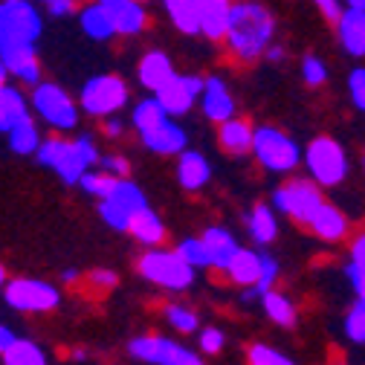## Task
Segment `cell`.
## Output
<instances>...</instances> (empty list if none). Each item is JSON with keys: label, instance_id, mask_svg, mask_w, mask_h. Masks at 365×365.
Masks as SVG:
<instances>
[{"label": "cell", "instance_id": "obj_10", "mask_svg": "<svg viewBox=\"0 0 365 365\" xmlns=\"http://www.w3.org/2000/svg\"><path fill=\"white\" fill-rule=\"evenodd\" d=\"M133 359H143L151 365H203V359L192 351V348H182L174 339L165 336H136L128 345Z\"/></svg>", "mask_w": 365, "mask_h": 365}, {"label": "cell", "instance_id": "obj_22", "mask_svg": "<svg viewBox=\"0 0 365 365\" xmlns=\"http://www.w3.org/2000/svg\"><path fill=\"white\" fill-rule=\"evenodd\" d=\"M212 177V168L206 163V157L200 151H182L180 154V163H177V180L180 186L186 192H197L203 189Z\"/></svg>", "mask_w": 365, "mask_h": 365}, {"label": "cell", "instance_id": "obj_1", "mask_svg": "<svg viewBox=\"0 0 365 365\" xmlns=\"http://www.w3.org/2000/svg\"><path fill=\"white\" fill-rule=\"evenodd\" d=\"M272 32H276V21L272 15L252 0H241L232 4V18H230V32H226V47L238 61H255L269 50Z\"/></svg>", "mask_w": 365, "mask_h": 365}, {"label": "cell", "instance_id": "obj_43", "mask_svg": "<svg viewBox=\"0 0 365 365\" xmlns=\"http://www.w3.org/2000/svg\"><path fill=\"white\" fill-rule=\"evenodd\" d=\"M99 165H102V171H108L113 177H128L130 174V163L125 157H119V154H105L99 160Z\"/></svg>", "mask_w": 365, "mask_h": 365}, {"label": "cell", "instance_id": "obj_31", "mask_svg": "<svg viewBox=\"0 0 365 365\" xmlns=\"http://www.w3.org/2000/svg\"><path fill=\"white\" fill-rule=\"evenodd\" d=\"M165 9H168V15L180 32H186V35L200 32L197 0H165Z\"/></svg>", "mask_w": 365, "mask_h": 365}, {"label": "cell", "instance_id": "obj_7", "mask_svg": "<svg viewBox=\"0 0 365 365\" xmlns=\"http://www.w3.org/2000/svg\"><path fill=\"white\" fill-rule=\"evenodd\" d=\"M148 200L143 195V189L136 186V182H130L128 177H119L116 180V186L102 197L99 203V217L110 226V230L116 232H128V226L133 220V215L145 209Z\"/></svg>", "mask_w": 365, "mask_h": 365}, {"label": "cell", "instance_id": "obj_49", "mask_svg": "<svg viewBox=\"0 0 365 365\" xmlns=\"http://www.w3.org/2000/svg\"><path fill=\"white\" fill-rule=\"evenodd\" d=\"M15 339H18V336H15L6 325H0V356H4V354L12 348V342H15Z\"/></svg>", "mask_w": 365, "mask_h": 365}, {"label": "cell", "instance_id": "obj_35", "mask_svg": "<svg viewBox=\"0 0 365 365\" xmlns=\"http://www.w3.org/2000/svg\"><path fill=\"white\" fill-rule=\"evenodd\" d=\"M342 328H345V336H348L354 345H365V302H362V299H356V302L348 307Z\"/></svg>", "mask_w": 365, "mask_h": 365}, {"label": "cell", "instance_id": "obj_23", "mask_svg": "<svg viewBox=\"0 0 365 365\" xmlns=\"http://www.w3.org/2000/svg\"><path fill=\"white\" fill-rule=\"evenodd\" d=\"M261 269H264V252H252V250H238V255L230 261L223 272L230 276L232 284L241 287H252L261 279Z\"/></svg>", "mask_w": 365, "mask_h": 365}, {"label": "cell", "instance_id": "obj_46", "mask_svg": "<svg viewBox=\"0 0 365 365\" xmlns=\"http://www.w3.org/2000/svg\"><path fill=\"white\" fill-rule=\"evenodd\" d=\"M351 264L365 269V230L359 235H354V241H351Z\"/></svg>", "mask_w": 365, "mask_h": 365}, {"label": "cell", "instance_id": "obj_53", "mask_svg": "<svg viewBox=\"0 0 365 365\" xmlns=\"http://www.w3.org/2000/svg\"><path fill=\"white\" fill-rule=\"evenodd\" d=\"M351 9H365V0H345Z\"/></svg>", "mask_w": 365, "mask_h": 365}, {"label": "cell", "instance_id": "obj_56", "mask_svg": "<svg viewBox=\"0 0 365 365\" xmlns=\"http://www.w3.org/2000/svg\"><path fill=\"white\" fill-rule=\"evenodd\" d=\"M4 87H6V81H0V90H4Z\"/></svg>", "mask_w": 365, "mask_h": 365}, {"label": "cell", "instance_id": "obj_38", "mask_svg": "<svg viewBox=\"0 0 365 365\" xmlns=\"http://www.w3.org/2000/svg\"><path fill=\"white\" fill-rule=\"evenodd\" d=\"M247 359H250V365H296L287 354L269 348V345H264V342L250 345V348H247Z\"/></svg>", "mask_w": 365, "mask_h": 365}, {"label": "cell", "instance_id": "obj_45", "mask_svg": "<svg viewBox=\"0 0 365 365\" xmlns=\"http://www.w3.org/2000/svg\"><path fill=\"white\" fill-rule=\"evenodd\" d=\"M116 272L113 269H93L90 272V284L93 287H105V290H110V287H116Z\"/></svg>", "mask_w": 365, "mask_h": 365}, {"label": "cell", "instance_id": "obj_42", "mask_svg": "<svg viewBox=\"0 0 365 365\" xmlns=\"http://www.w3.org/2000/svg\"><path fill=\"white\" fill-rule=\"evenodd\" d=\"M200 351L203 354H220L223 351V342H226V336H223V331H217V328H206V331H200Z\"/></svg>", "mask_w": 365, "mask_h": 365}, {"label": "cell", "instance_id": "obj_5", "mask_svg": "<svg viewBox=\"0 0 365 365\" xmlns=\"http://www.w3.org/2000/svg\"><path fill=\"white\" fill-rule=\"evenodd\" d=\"M41 35V15L32 0H4L0 4V50L35 43Z\"/></svg>", "mask_w": 365, "mask_h": 365}, {"label": "cell", "instance_id": "obj_14", "mask_svg": "<svg viewBox=\"0 0 365 365\" xmlns=\"http://www.w3.org/2000/svg\"><path fill=\"white\" fill-rule=\"evenodd\" d=\"M307 230H310L319 241H325V244H339V241L348 238L351 223H348V217H345L342 209H336L334 203H322V206L316 209V215L310 217Z\"/></svg>", "mask_w": 365, "mask_h": 365}, {"label": "cell", "instance_id": "obj_55", "mask_svg": "<svg viewBox=\"0 0 365 365\" xmlns=\"http://www.w3.org/2000/svg\"><path fill=\"white\" fill-rule=\"evenodd\" d=\"M4 279H6V272H4V267H0V287H4Z\"/></svg>", "mask_w": 365, "mask_h": 365}, {"label": "cell", "instance_id": "obj_8", "mask_svg": "<svg viewBox=\"0 0 365 365\" xmlns=\"http://www.w3.org/2000/svg\"><path fill=\"white\" fill-rule=\"evenodd\" d=\"M140 272L154 282L157 287H165V290H186L192 282H195V267L182 258L177 250L174 252H145L140 258Z\"/></svg>", "mask_w": 365, "mask_h": 365}, {"label": "cell", "instance_id": "obj_40", "mask_svg": "<svg viewBox=\"0 0 365 365\" xmlns=\"http://www.w3.org/2000/svg\"><path fill=\"white\" fill-rule=\"evenodd\" d=\"M302 78H304L310 87H319V84L328 81V67L319 61L316 56H307V58L302 61Z\"/></svg>", "mask_w": 365, "mask_h": 365}, {"label": "cell", "instance_id": "obj_28", "mask_svg": "<svg viewBox=\"0 0 365 365\" xmlns=\"http://www.w3.org/2000/svg\"><path fill=\"white\" fill-rule=\"evenodd\" d=\"M81 29L93 38V41H108L110 35H116V26H113V18L110 12L102 6V4H87L81 9Z\"/></svg>", "mask_w": 365, "mask_h": 365}, {"label": "cell", "instance_id": "obj_30", "mask_svg": "<svg viewBox=\"0 0 365 365\" xmlns=\"http://www.w3.org/2000/svg\"><path fill=\"white\" fill-rule=\"evenodd\" d=\"M9 148L21 157H32L41 148V133H38V125L32 122V116H26L24 122H18L9 130Z\"/></svg>", "mask_w": 365, "mask_h": 365}, {"label": "cell", "instance_id": "obj_9", "mask_svg": "<svg viewBox=\"0 0 365 365\" xmlns=\"http://www.w3.org/2000/svg\"><path fill=\"white\" fill-rule=\"evenodd\" d=\"M128 102V87L119 76H93L81 87V108L90 116H110Z\"/></svg>", "mask_w": 365, "mask_h": 365}, {"label": "cell", "instance_id": "obj_39", "mask_svg": "<svg viewBox=\"0 0 365 365\" xmlns=\"http://www.w3.org/2000/svg\"><path fill=\"white\" fill-rule=\"evenodd\" d=\"M165 319H168V325L180 334H192L197 331V313L189 310V307H182V304H168L165 307Z\"/></svg>", "mask_w": 365, "mask_h": 365}, {"label": "cell", "instance_id": "obj_60", "mask_svg": "<svg viewBox=\"0 0 365 365\" xmlns=\"http://www.w3.org/2000/svg\"><path fill=\"white\" fill-rule=\"evenodd\" d=\"M43 4H47V0H43Z\"/></svg>", "mask_w": 365, "mask_h": 365}, {"label": "cell", "instance_id": "obj_21", "mask_svg": "<svg viewBox=\"0 0 365 365\" xmlns=\"http://www.w3.org/2000/svg\"><path fill=\"white\" fill-rule=\"evenodd\" d=\"M200 102H203V113L212 119V122H226L235 116V99L230 96V90L220 78H209L203 93H200Z\"/></svg>", "mask_w": 365, "mask_h": 365}, {"label": "cell", "instance_id": "obj_4", "mask_svg": "<svg viewBox=\"0 0 365 365\" xmlns=\"http://www.w3.org/2000/svg\"><path fill=\"white\" fill-rule=\"evenodd\" d=\"M252 154L255 160L267 168V171H276V174H287L299 165L302 151L299 145L290 140V136L272 125H261L255 128V140H252Z\"/></svg>", "mask_w": 365, "mask_h": 365}, {"label": "cell", "instance_id": "obj_19", "mask_svg": "<svg viewBox=\"0 0 365 365\" xmlns=\"http://www.w3.org/2000/svg\"><path fill=\"white\" fill-rule=\"evenodd\" d=\"M252 140H255V128L247 122V119H226L220 122V130H217V143L226 154H232V157H244L252 151Z\"/></svg>", "mask_w": 365, "mask_h": 365}, {"label": "cell", "instance_id": "obj_52", "mask_svg": "<svg viewBox=\"0 0 365 365\" xmlns=\"http://www.w3.org/2000/svg\"><path fill=\"white\" fill-rule=\"evenodd\" d=\"M61 279H64L67 284H73V282L78 279V272H76V269H64V272H61Z\"/></svg>", "mask_w": 365, "mask_h": 365}, {"label": "cell", "instance_id": "obj_34", "mask_svg": "<svg viewBox=\"0 0 365 365\" xmlns=\"http://www.w3.org/2000/svg\"><path fill=\"white\" fill-rule=\"evenodd\" d=\"M165 119H168V110L160 105V99H145V102H140V105L133 108V128L140 130V133L157 128Z\"/></svg>", "mask_w": 365, "mask_h": 365}, {"label": "cell", "instance_id": "obj_36", "mask_svg": "<svg viewBox=\"0 0 365 365\" xmlns=\"http://www.w3.org/2000/svg\"><path fill=\"white\" fill-rule=\"evenodd\" d=\"M116 180L119 177H113V174H108V171H84V177L78 180V186L87 192V195H93V197H105L113 186H116Z\"/></svg>", "mask_w": 365, "mask_h": 365}, {"label": "cell", "instance_id": "obj_57", "mask_svg": "<svg viewBox=\"0 0 365 365\" xmlns=\"http://www.w3.org/2000/svg\"><path fill=\"white\" fill-rule=\"evenodd\" d=\"M362 165H365V157H362Z\"/></svg>", "mask_w": 365, "mask_h": 365}, {"label": "cell", "instance_id": "obj_3", "mask_svg": "<svg viewBox=\"0 0 365 365\" xmlns=\"http://www.w3.org/2000/svg\"><path fill=\"white\" fill-rule=\"evenodd\" d=\"M304 165L310 171V177L319 186H339L348 177V157L345 148L334 140V136H316V140L304 148Z\"/></svg>", "mask_w": 365, "mask_h": 365}, {"label": "cell", "instance_id": "obj_6", "mask_svg": "<svg viewBox=\"0 0 365 365\" xmlns=\"http://www.w3.org/2000/svg\"><path fill=\"white\" fill-rule=\"evenodd\" d=\"M325 203L322 192H319V182L313 180H290L282 189L272 192V209H279L282 215H287L293 223L307 226L310 217L316 215V209Z\"/></svg>", "mask_w": 365, "mask_h": 365}, {"label": "cell", "instance_id": "obj_50", "mask_svg": "<svg viewBox=\"0 0 365 365\" xmlns=\"http://www.w3.org/2000/svg\"><path fill=\"white\" fill-rule=\"evenodd\" d=\"M105 130H108V136H119L122 133V122L119 119H108L105 122Z\"/></svg>", "mask_w": 365, "mask_h": 365}, {"label": "cell", "instance_id": "obj_25", "mask_svg": "<svg viewBox=\"0 0 365 365\" xmlns=\"http://www.w3.org/2000/svg\"><path fill=\"white\" fill-rule=\"evenodd\" d=\"M128 232H130L136 241H140L143 247H157V244H163V238H165V226H163L160 215L145 206V209H140V212L133 215Z\"/></svg>", "mask_w": 365, "mask_h": 365}, {"label": "cell", "instance_id": "obj_26", "mask_svg": "<svg viewBox=\"0 0 365 365\" xmlns=\"http://www.w3.org/2000/svg\"><path fill=\"white\" fill-rule=\"evenodd\" d=\"M247 226H250V238L258 244V247H267L276 241L279 235V220H276V212L267 203H258L250 215H247Z\"/></svg>", "mask_w": 365, "mask_h": 365}, {"label": "cell", "instance_id": "obj_20", "mask_svg": "<svg viewBox=\"0 0 365 365\" xmlns=\"http://www.w3.org/2000/svg\"><path fill=\"white\" fill-rule=\"evenodd\" d=\"M336 29L345 53L354 58H365V9L348 6V12H342V18L336 21Z\"/></svg>", "mask_w": 365, "mask_h": 365}, {"label": "cell", "instance_id": "obj_48", "mask_svg": "<svg viewBox=\"0 0 365 365\" xmlns=\"http://www.w3.org/2000/svg\"><path fill=\"white\" fill-rule=\"evenodd\" d=\"M313 4L322 9V15L328 21H339L342 18V9H339V0H313Z\"/></svg>", "mask_w": 365, "mask_h": 365}, {"label": "cell", "instance_id": "obj_27", "mask_svg": "<svg viewBox=\"0 0 365 365\" xmlns=\"http://www.w3.org/2000/svg\"><path fill=\"white\" fill-rule=\"evenodd\" d=\"M168 78H174V67H171V58L165 56V53H148L143 61H140V81H143V87H148V90H157L168 81Z\"/></svg>", "mask_w": 365, "mask_h": 365}, {"label": "cell", "instance_id": "obj_41", "mask_svg": "<svg viewBox=\"0 0 365 365\" xmlns=\"http://www.w3.org/2000/svg\"><path fill=\"white\" fill-rule=\"evenodd\" d=\"M348 93H351V102H354L359 110H365V70H362V67H356V70L348 76Z\"/></svg>", "mask_w": 365, "mask_h": 365}, {"label": "cell", "instance_id": "obj_59", "mask_svg": "<svg viewBox=\"0 0 365 365\" xmlns=\"http://www.w3.org/2000/svg\"><path fill=\"white\" fill-rule=\"evenodd\" d=\"M336 365H342V362H336Z\"/></svg>", "mask_w": 365, "mask_h": 365}, {"label": "cell", "instance_id": "obj_32", "mask_svg": "<svg viewBox=\"0 0 365 365\" xmlns=\"http://www.w3.org/2000/svg\"><path fill=\"white\" fill-rule=\"evenodd\" d=\"M261 299H264V313L276 325H282V328H293L296 325V304L290 302V296H284L279 290H269Z\"/></svg>", "mask_w": 365, "mask_h": 365}, {"label": "cell", "instance_id": "obj_58", "mask_svg": "<svg viewBox=\"0 0 365 365\" xmlns=\"http://www.w3.org/2000/svg\"><path fill=\"white\" fill-rule=\"evenodd\" d=\"M140 4H145V0H140Z\"/></svg>", "mask_w": 365, "mask_h": 365}, {"label": "cell", "instance_id": "obj_16", "mask_svg": "<svg viewBox=\"0 0 365 365\" xmlns=\"http://www.w3.org/2000/svg\"><path fill=\"white\" fill-rule=\"evenodd\" d=\"M99 4L110 12L119 35H136L148 26V15L143 12L140 0H99Z\"/></svg>", "mask_w": 365, "mask_h": 365}, {"label": "cell", "instance_id": "obj_24", "mask_svg": "<svg viewBox=\"0 0 365 365\" xmlns=\"http://www.w3.org/2000/svg\"><path fill=\"white\" fill-rule=\"evenodd\" d=\"M209 247V255H212V267L215 269H226L230 267V261L238 255V241L230 230H223V226H209V230L200 235Z\"/></svg>", "mask_w": 365, "mask_h": 365}, {"label": "cell", "instance_id": "obj_13", "mask_svg": "<svg viewBox=\"0 0 365 365\" xmlns=\"http://www.w3.org/2000/svg\"><path fill=\"white\" fill-rule=\"evenodd\" d=\"M203 87L206 81L200 76H174L157 90V99L168 110V116H180V113H189L195 99L203 93Z\"/></svg>", "mask_w": 365, "mask_h": 365}, {"label": "cell", "instance_id": "obj_29", "mask_svg": "<svg viewBox=\"0 0 365 365\" xmlns=\"http://www.w3.org/2000/svg\"><path fill=\"white\" fill-rule=\"evenodd\" d=\"M26 113V102L15 87H4L0 90V133H9L18 122H24Z\"/></svg>", "mask_w": 365, "mask_h": 365}, {"label": "cell", "instance_id": "obj_15", "mask_svg": "<svg viewBox=\"0 0 365 365\" xmlns=\"http://www.w3.org/2000/svg\"><path fill=\"white\" fill-rule=\"evenodd\" d=\"M143 136V145L154 154H163V157H171V154H182L186 151V130L180 125H174L171 119L160 122L157 128L140 133Z\"/></svg>", "mask_w": 365, "mask_h": 365}, {"label": "cell", "instance_id": "obj_2", "mask_svg": "<svg viewBox=\"0 0 365 365\" xmlns=\"http://www.w3.org/2000/svg\"><path fill=\"white\" fill-rule=\"evenodd\" d=\"M35 157H38L41 165H50L67 182V186L78 182L84 177V171H90L102 160V154L96 151V145H93L90 136H78V140H73V143L56 140V136H53V140L41 143Z\"/></svg>", "mask_w": 365, "mask_h": 365}, {"label": "cell", "instance_id": "obj_33", "mask_svg": "<svg viewBox=\"0 0 365 365\" xmlns=\"http://www.w3.org/2000/svg\"><path fill=\"white\" fill-rule=\"evenodd\" d=\"M4 365H50L43 351L29 339H15L12 348L4 354Z\"/></svg>", "mask_w": 365, "mask_h": 365}, {"label": "cell", "instance_id": "obj_44", "mask_svg": "<svg viewBox=\"0 0 365 365\" xmlns=\"http://www.w3.org/2000/svg\"><path fill=\"white\" fill-rule=\"evenodd\" d=\"M345 276H348V282H351V287H354L356 299H362V302H365V269H359L356 264H351V261H348Z\"/></svg>", "mask_w": 365, "mask_h": 365}, {"label": "cell", "instance_id": "obj_18", "mask_svg": "<svg viewBox=\"0 0 365 365\" xmlns=\"http://www.w3.org/2000/svg\"><path fill=\"white\" fill-rule=\"evenodd\" d=\"M197 12H200V32L212 41H223L232 18L230 0H197Z\"/></svg>", "mask_w": 365, "mask_h": 365}, {"label": "cell", "instance_id": "obj_47", "mask_svg": "<svg viewBox=\"0 0 365 365\" xmlns=\"http://www.w3.org/2000/svg\"><path fill=\"white\" fill-rule=\"evenodd\" d=\"M47 9H50V15L64 18V15H73L78 9V0H47Z\"/></svg>", "mask_w": 365, "mask_h": 365}, {"label": "cell", "instance_id": "obj_11", "mask_svg": "<svg viewBox=\"0 0 365 365\" xmlns=\"http://www.w3.org/2000/svg\"><path fill=\"white\" fill-rule=\"evenodd\" d=\"M32 105H35V110L43 122L58 128V130H73L78 125L76 105L58 84H35Z\"/></svg>", "mask_w": 365, "mask_h": 365}, {"label": "cell", "instance_id": "obj_17", "mask_svg": "<svg viewBox=\"0 0 365 365\" xmlns=\"http://www.w3.org/2000/svg\"><path fill=\"white\" fill-rule=\"evenodd\" d=\"M6 70L18 76L26 84H41V64L35 56V43H18V47H4L0 50Z\"/></svg>", "mask_w": 365, "mask_h": 365}, {"label": "cell", "instance_id": "obj_54", "mask_svg": "<svg viewBox=\"0 0 365 365\" xmlns=\"http://www.w3.org/2000/svg\"><path fill=\"white\" fill-rule=\"evenodd\" d=\"M6 73H9V70H6V64H4V58H0V81H6Z\"/></svg>", "mask_w": 365, "mask_h": 365}, {"label": "cell", "instance_id": "obj_12", "mask_svg": "<svg viewBox=\"0 0 365 365\" xmlns=\"http://www.w3.org/2000/svg\"><path fill=\"white\" fill-rule=\"evenodd\" d=\"M4 299L9 307L21 310V313H43V310H53L58 307L61 296L53 284L47 282H38V279H15L6 284Z\"/></svg>", "mask_w": 365, "mask_h": 365}, {"label": "cell", "instance_id": "obj_37", "mask_svg": "<svg viewBox=\"0 0 365 365\" xmlns=\"http://www.w3.org/2000/svg\"><path fill=\"white\" fill-rule=\"evenodd\" d=\"M177 252L186 258L195 269H200V267H212V255H209V247H206L203 238H186V241H180Z\"/></svg>", "mask_w": 365, "mask_h": 365}, {"label": "cell", "instance_id": "obj_51", "mask_svg": "<svg viewBox=\"0 0 365 365\" xmlns=\"http://www.w3.org/2000/svg\"><path fill=\"white\" fill-rule=\"evenodd\" d=\"M267 56H269L272 61H282V58H284V50H282V47H269Z\"/></svg>", "mask_w": 365, "mask_h": 365}]
</instances>
